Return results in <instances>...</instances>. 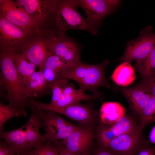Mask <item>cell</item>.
Returning <instances> with one entry per match:
<instances>
[{"instance_id":"1","label":"cell","mask_w":155,"mask_h":155,"mask_svg":"<svg viewBox=\"0 0 155 155\" xmlns=\"http://www.w3.org/2000/svg\"><path fill=\"white\" fill-rule=\"evenodd\" d=\"M1 96L19 112L26 117V109L29 100L26 96L25 87L17 71L12 53L4 49L0 55Z\"/></svg>"},{"instance_id":"2","label":"cell","mask_w":155,"mask_h":155,"mask_svg":"<svg viewBox=\"0 0 155 155\" xmlns=\"http://www.w3.org/2000/svg\"><path fill=\"white\" fill-rule=\"evenodd\" d=\"M78 7L77 0L53 1L52 12L61 33H65L67 30L71 29L90 32L86 20L78 10Z\"/></svg>"},{"instance_id":"3","label":"cell","mask_w":155,"mask_h":155,"mask_svg":"<svg viewBox=\"0 0 155 155\" xmlns=\"http://www.w3.org/2000/svg\"><path fill=\"white\" fill-rule=\"evenodd\" d=\"M36 108L42 127L45 130L43 135L46 141L56 144L59 140L65 139L80 128L65 120L55 112Z\"/></svg>"},{"instance_id":"4","label":"cell","mask_w":155,"mask_h":155,"mask_svg":"<svg viewBox=\"0 0 155 155\" xmlns=\"http://www.w3.org/2000/svg\"><path fill=\"white\" fill-rule=\"evenodd\" d=\"M119 0H78V7L86 15V19L90 32L93 35L98 33V28L104 18L114 13L121 5Z\"/></svg>"},{"instance_id":"5","label":"cell","mask_w":155,"mask_h":155,"mask_svg":"<svg viewBox=\"0 0 155 155\" xmlns=\"http://www.w3.org/2000/svg\"><path fill=\"white\" fill-rule=\"evenodd\" d=\"M140 36L128 41L125 51L120 58L121 62L131 63L133 60L142 59L147 57L155 48V33L152 27L148 26L142 30Z\"/></svg>"},{"instance_id":"6","label":"cell","mask_w":155,"mask_h":155,"mask_svg":"<svg viewBox=\"0 0 155 155\" xmlns=\"http://www.w3.org/2000/svg\"><path fill=\"white\" fill-rule=\"evenodd\" d=\"M143 129L139 126L132 132L116 137L106 148L114 155H137L142 149L150 146L143 134Z\"/></svg>"},{"instance_id":"7","label":"cell","mask_w":155,"mask_h":155,"mask_svg":"<svg viewBox=\"0 0 155 155\" xmlns=\"http://www.w3.org/2000/svg\"><path fill=\"white\" fill-rule=\"evenodd\" d=\"M28 105L29 106H32L61 114L83 125L90 123L94 115V111L91 106L83 104L80 101L62 107H56L31 99L29 100Z\"/></svg>"},{"instance_id":"8","label":"cell","mask_w":155,"mask_h":155,"mask_svg":"<svg viewBox=\"0 0 155 155\" xmlns=\"http://www.w3.org/2000/svg\"><path fill=\"white\" fill-rule=\"evenodd\" d=\"M50 40L51 51L66 63L73 67L81 61L80 47L72 38L60 33Z\"/></svg>"},{"instance_id":"9","label":"cell","mask_w":155,"mask_h":155,"mask_svg":"<svg viewBox=\"0 0 155 155\" xmlns=\"http://www.w3.org/2000/svg\"><path fill=\"white\" fill-rule=\"evenodd\" d=\"M1 16L22 29L26 33L36 26V22L11 0H0Z\"/></svg>"},{"instance_id":"10","label":"cell","mask_w":155,"mask_h":155,"mask_svg":"<svg viewBox=\"0 0 155 155\" xmlns=\"http://www.w3.org/2000/svg\"><path fill=\"white\" fill-rule=\"evenodd\" d=\"M107 60L102 63L96 65L89 64L88 67L82 80L78 83L80 89L84 92L89 90L95 94L101 96V94L97 91L98 88L105 86L110 88L105 75V69L108 64Z\"/></svg>"},{"instance_id":"11","label":"cell","mask_w":155,"mask_h":155,"mask_svg":"<svg viewBox=\"0 0 155 155\" xmlns=\"http://www.w3.org/2000/svg\"><path fill=\"white\" fill-rule=\"evenodd\" d=\"M72 67L67 65L51 51L41 66L39 70L43 74L49 83L64 78Z\"/></svg>"},{"instance_id":"12","label":"cell","mask_w":155,"mask_h":155,"mask_svg":"<svg viewBox=\"0 0 155 155\" xmlns=\"http://www.w3.org/2000/svg\"><path fill=\"white\" fill-rule=\"evenodd\" d=\"M94 138L93 131L91 128H79L63 139L61 144L71 152H83L91 146Z\"/></svg>"},{"instance_id":"13","label":"cell","mask_w":155,"mask_h":155,"mask_svg":"<svg viewBox=\"0 0 155 155\" xmlns=\"http://www.w3.org/2000/svg\"><path fill=\"white\" fill-rule=\"evenodd\" d=\"M29 106L31 112V116L24 125L25 135L29 152L47 141L40 132V129L42 127V125L37 108L32 106Z\"/></svg>"},{"instance_id":"14","label":"cell","mask_w":155,"mask_h":155,"mask_svg":"<svg viewBox=\"0 0 155 155\" xmlns=\"http://www.w3.org/2000/svg\"><path fill=\"white\" fill-rule=\"evenodd\" d=\"M134 112L140 117L148 104L152 97L148 91L140 84L133 87L121 89Z\"/></svg>"},{"instance_id":"15","label":"cell","mask_w":155,"mask_h":155,"mask_svg":"<svg viewBox=\"0 0 155 155\" xmlns=\"http://www.w3.org/2000/svg\"><path fill=\"white\" fill-rule=\"evenodd\" d=\"M24 86L25 93L28 100L50 95L52 93L49 83L42 72L39 70L34 72Z\"/></svg>"},{"instance_id":"16","label":"cell","mask_w":155,"mask_h":155,"mask_svg":"<svg viewBox=\"0 0 155 155\" xmlns=\"http://www.w3.org/2000/svg\"><path fill=\"white\" fill-rule=\"evenodd\" d=\"M51 50L50 40H39L23 49L21 53L29 61L40 67Z\"/></svg>"},{"instance_id":"17","label":"cell","mask_w":155,"mask_h":155,"mask_svg":"<svg viewBox=\"0 0 155 155\" xmlns=\"http://www.w3.org/2000/svg\"><path fill=\"white\" fill-rule=\"evenodd\" d=\"M1 138L13 150L15 154H21L29 152L25 136L24 126L11 131L0 133Z\"/></svg>"},{"instance_id":"18","label":"cell","mask_w":155,"mask_h":155,"mask_svg":"<svg viewBox=\"0 0 155 155\" xmlns=\"http://www.w3.org/2000/svg\"><path fill=\"white\" fill-rule=\"evenodd\" d=\"M125 108L118 102H104L99 111L100 120L104 125H112L125 115Z\"/></svg>"},{"instance_id":"19","label":"cell","mask_w":155,"mask_h":155,"mask_svg":"<svg viewBox=\"0 0 155 155\" xmlns=\"http://www.w3.org/2000/svg\"><path fill=\"white\" fill-rule=\"evenodd\" d=\"M0 30L1 39L9 43L19 42L24 39L26 34L20 28L1 15Z\"/></svg>"},{"instance_id":"20","label":"cell","mask_w":155,"mask_h":155,"mask_svg":"<svg viewBox=\"0 0 155 155\" xmlns=\"http://www.w3.org/2000/svg\"><path fill=\"white\" fill-rule=\"evenodd\" d=\"M136 77L131 63L125 62L115 68L110 78L117 85L126 86L132 83Z\"/></svg>"},{"instance_id":"21","label":"cell","mask_w":155,"mask_h":155,"mask_svg":"<svg viewBox=\"0 0 155 155\" xmlns=\"http://www.w3.org/2000/svg\"><path fill=\"white\" fill-rule=\"evenodd\" d=\"M11 53L16 69L24 85L36 71L37 67L22 53Z\"/></svg>"},{"instance_id":"22","label":"cell","mask_w":155,"mask_h":155,"mask_svg":"<svg viewBox=\"0 0 155 155\" xmlns=\"http://www.w3.org/2000/svg\"><path fill=\"white\" fill-rule=\"evenodd\" d=\"M101 96L94 94H86L84 92L79 89L75 90L71 93L69 94H62L57 101L51 106L62 107L69 104L81 100L90 101L96 99L102 100Z\"/></svg>"},{"instance_id":"23","label":"cell","mask_w":155,"mask_h":155,"mask_svg":"<svg viewBox=\"0 0 155 155\" xmlns=\"http://www.w3.org/2000/svg\"><path fill=\"white\" fill-rule=\"evenodd\" d=\"M135 67L143 80H148L155 75V48L145 58L136 61Z\"/></svg>"},{"instance_id":"24","label":"cell","mask_w":155,"mask_h":155,"mask_svg":"<svg viewBox=\"0 0 155 155\" xmlns=\"http://www.w3.org/2000/svg\"><path fill=\"white\" fill-rule=\"evenodd\" d=\"M139 126L140 124H137L133 117L125 115L112 125L109 128L115 138L132 132L137 129Z\"/></svg>"},{"instance_id":"25","label":"cell","mask_w":155,"mask_h":155,"mask_svg":"<svg viewBox=\"0 0 155 155\" xmlns=\"http://www.w3.org/2000/svg\"><path fill=\"white\" fill-rule=\"evenodd\" d=\"M36 22L42 18L44 15L41 3L36 0H20L16 3Z\"/></svg>"},{"instance_id":"26","label":"cell","mask_w":155,"mask_h":155,"mask_svg":"<svg viewBox=\"0 0 155 155\" xmlns=\"http://www.w3.org/2000/svg\"><path fill=\"white\" fill-rule=\"evenodd\" d=\"M140 117V127L143 129L148 124L155 121V97H151Z\"/></svg>"},{"instance_id":"27","label":"cell","mask_w":155,"mask_h":155,"mask_svg":"<svg viewBox=\"0 0 155 155\" xmlns=\"http://www.w3.org/2000/svg\"><path fill=\"white\" fill-rule=\"evenodd\" d=\"M21 116L20 113L9 104L5 105L0 102V133L3 131L5 123L12 118Z\"/></svg>"},{"instance_id":"28","label":"cell","mask_w":155,"mask_h":155,"mask_svg":"<svg viewBox=\"0 0 155 155\" xmlns=\"http://www.w3.org/2000/svg\"><path fill=\"white\" fill-rule=\"evenodd\" d=\"M52 142L47 141L29 151V155H59L57 147L52 145Z\"/></svg>"},{"instance_id":"29","label":"cell","mask_w":155,"mask_h":155,"mask_svg":"<svg viewBox=\"0 0 155 155\" xmlns=\"http://www.w3.org/2000/svg\"><path fill=\"white\" fill-rule=\"evenodd\" d=\"M102 126L100 129L98 135V140L103 148H107L111 141L115 137L110 130L109 127Z\"/></svg>"},{"instance_id":"30","label":"cell","mask_w":155,"mask_h":155,"mask_svg":"<svg viewBox=\"0 0 155 155\" xmlns=\"http://www.w3.org/2000/svg\"><path fill=\"white\" fill-rule=\"evenodd\" d=\"M49 84L52 94L51 100L49 104L52 105L57 101L62 94L61 79L49 83Z\"/></svg>"},{"instance_id":"31","label":"cell","mask_w":155,"mask_h":155,"mask_svg":"<svg viewBox=\"0 0 155 155\" xmlns=\"http://www.w3.org/2000/svg\"><path fill=\"white\" fill-rule=\"evenodd\" d=\"M140 84L148 91L152 96L155 97V75L148 80H143Z\"/></svg>"},{"instance_id":"32","label":"cell","mask_w":155,"mask_h":155,"mask_svg":"<svg viewBox=\"0 0 155 155\" xmlns=\"http://www.w3.org/2000/svg\"><path fill=\"white\" fill-rule=\"evenodd\" d=\"M13 149L5 142L0 141V155H15Z\"/></svg>"},{"instance_id":"33","label":"cell","mask_w":155,"mask_h":155,"mask_svg":"<svg viewBox=\"0 0 155 155\" xmlns=\"http://www.w3.org/2000/svg\"><path fill=\"white\" fill-rule=\"evenodd\" d=\"M55 144L58 149L59 155H77L76 153L71 152L67 149L59 142Z\"/></svg>"},{"instance_id":"34","label":"cell","mask_w":155,"mask_h":155,"mask_svg":"<svg viewBox=\"0 0 155 155\" xmlns=\"http://www.w3.org/2000/svg\"><path fill=\"white\" fill-rule=\"evenodd\" d=\"M137 155H155V145L146 147L142 149Z\"/></svg>"},{"instance_id":"35","label":"cell","mask_w":155,"mask_h":155,"mask_svg":"<svg viewBox=\"0 0 155 155\" xmlns=\"http://www.w3.org/2000/svg\"><path fill=\"white\" fill-rule=\"evenodd\" d=\"M150 142L155 145V125L151 129L149 135Z\"/></svg>"},{"instance_id":"36","label":"cell","mask_w":155,"mask_h":155,"mask_svg":"<svg viewBox=\"0 0 155 155\" xmlns=\"http://www.w3.org/2000/svg\"><path fill=\"white\" fill-rule=\"evenodd\" d=\"M96 155H114L108 150L104 149H100L98 151Z\"/></svg>"},{"instance_id":"37","label":"cell","mask_w":155,"mask_h":155,"mask_svg":"<svg viewBox=\"0 0 155 155\" xmlns=\"http://www.w3.org/2000/svg\"><path fill=\"white\" fill-rule=\"evenodd\" d=\"M19 155H29V152L25 153L23 154Z\"/></svg>"},{"instance_id":"38","label":"cell","mask_w":155,"mask_h":155,"mask_svg":"<svg viewBox=\"0 0 155 155\" xmlns=\"http://www.w3.org/2000/svg\"></svg>"}]
</instances>
